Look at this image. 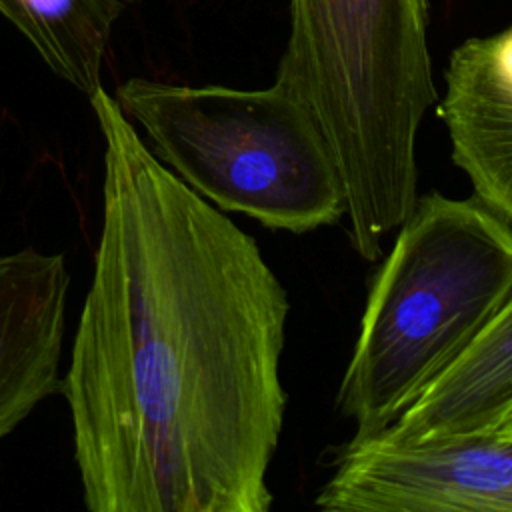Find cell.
Returning <instances> with one entry per match:
<instances>
[{
  "mask_svg": "<svg viewBox=\"0 0 512 512\" xmlns=\"http://www.w3.org/2000/svg\"><path fill=\"white\" fill-rule=\"evenodd\" d=\"M102 230L62 380L92 512H266L290 302L254 236L102 86Z\"/></svg>",
  "mask_w": 512,
  "mask_h": 512,
  "instance_id": "cell-1",
  "label": "cell"
},
{
  "mask_svg": "<svg viewBox=\"0 0 512 512\" xmlns=\"http://www.w3.org/2000/svg\"><path fill=\"white\" fill-rule=\"evenodd\" d=\"M274 84L314 120L342 182L350 244L376 262L418 200V130L438 102L428 0H290Z\"/></svg>",
  "mask_w": 512,
  "mask_h": 512,
  "instance_id": "cell-2",
  "label": "cell"
},
{
  "mask_svg": "<svg viewBox=\"0 0 512 512\" xmlns=\"http://www.w3.org/2000/svg\"><path fill=\"white\" fill-rule=\"evenodd\" d=\"M512 294V224L478 196H418L378 268L336 406L352 438L384 432Z\"/></svg>",
  "mask_w": 512,
  "mask_h": 512,
  "instance_id": "cell-3",
  "label": "cell"
},
{
  "mask_svg": "<svg viewBox=\"0 0 512 512\" xmlns=\"http://www.w3.org/2000/svg\"><path fill=\"white\" fill-rule=\"evenodd\" d=\"M166 164L222 212L304 234L338 224L344 190L314 120L280 86L240 90L130 78L114 96Z\"/></svg>",
  "mask_w": 512,
  "mask_h": 512,
  "instance_id": "cell-4",
  "label": "cell"
},
{
  "mask_svg": "<svg viewBox=\"0 0 512 512\" xmlns=\"http://www.w3.org/2000/svg\"><path fill=\"white\" fill-rule=\"evenodd\" d=\"M314 506L324 512H512V438L496 432L350 438Z\"/></svg>",
  "mask_w": 512,
  "mask_h": 512,
  "instance_id": "cell-5",
  "label": "cell"
},
{
  "mask_svg": "<svg viewBox=\"0 0 512 512\" xmlns=\"http://www.w3.org/2000/svg\"><path fill=\"white\" fill-rule=\"evenodd\" d=\"M68 284L62 254L0 256V440L60 392Z\"/></svg>",
  "mask_w": 512,
  "mask_h": 512,
  "instance_id": "cell-6",
  "label": "cell"
},
{
  "mask_svg": "<svg viewBox=\"0 0 512 512\" xmlns=\"http://www.w3.org/2000/svg\"><path fill=\"white\" fill-rule=\"evenodd\" d=\"M438 106L450 158L486 206L512 224V26L452 50Z\"/></svg>",
  "mask_w": 512,
  "mask_h": 512,
  "instance_id": "cell-7",
  "label": "cell"
},
{
  "mask_svg": "<svg viewBox=\"0 0 512 512\" xmlns=\"http://www.w3.org/2000/svg\"><path fill=\"white\" fill-rule=\"evenodd\" d=\"M512 414V294L470 348L386 430L396 440L492 432Z\"/></svg>",
  "mask_w": 512,
  "mask_h": 512,
  "instance_id": "cell-8",
  "label": "cell"
},
{
  "mask_svg": "<svg viewBox=\"0 0 512 512\" xmlns=\"http://www.w3.org/2000/svg\"><path fill=\"white\" fill-rule=\"evenodd\" d=\"M136 0H0V14L32 44L44 64L88 98L102 86L100 72L112 28Z\"/></svg>",
  "mask_w": 512,
  "mask_h": 512,
  "instance_id": "cell-9",
  "label": "cell"
},
{
  "mask_svg": "<svg viewBox=\"0 0 512 512\" xmlns=\"http://www.w3.org/2000/svg\"><path fill=\"white\" fill-rule=\"evenodd\" d=\"M492 432L502 434V436H506V438H512V414H508Z\"/></svg>",
  "mask_w": 512,
  "mask_h": 512,
  "instance_id": "cell-10",
  "label": "cell"
}]
</instances>
